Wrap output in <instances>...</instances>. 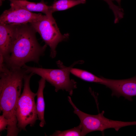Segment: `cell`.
I'll return each instance as SVG.
<instances>
[{
    "label": "cell",
    "mask_w": 136,
    "mask_h": 136,
    "mask_svg": "<svg viewBox=\"0 0 136 136\" xmlns=\"http://www.w3.org/2000/svg\"><path fill=\"white\" fill-rule=\"evenodd\" d=\"M103 78L102 84L111 90L112 96H122L132 101V97L136 96V75L131 78L121 80L110 79L103 77Z\"/></svg>",
    "instance_id": "cell-7"
},
{
    "label": "cell",
    "mask_w": 136,
    "mask_h": 136,
    "mask_svg": "<svg viewBox=\"0 0 136 136\" xmlns=\"http://www.w3.org/2000/svg\"><path fill=\"white\" fill-rule=\"evenodd\" d=\"M46 81L44 79L41 78L38 82L39 87L37 93V111L38 119L40 121L39 125L41 127H43L46 124L44 116L45 104L43 95Z\"/></svg>",
    "instance_id": "cell-10"
},
{
    "label": "cell",
    "mask_w": 136,
    "mask_h": 136,
    "mask_svg": "<svg viewBox=\"0 0 136 136\" xmlns=\"http://www.w3.org/2000/svg\"><path fill=\"white\" fill-rule=\"evenodd\" d=\"M11 3L20 6L30 11L38 12L43 13L47 15H52L50 6H48L43 0L40 2L35 3L24 0H9ZM2 3V0H0Z\"/></svg>",
    "instance_id": "cell-9"
},
{
    "label": "cell",
    "mask_w": 136,
    "mask_h": 136,
    "mask_svg": "<svg viewBox=\"0 0 136 136\" xmlns=\"http://www.w3.org/2000/svg\"><path fill=\"white\" fill-rule=\"evenodd\" d=\"M37 32L50 49V56L54 58L56 56V48L58 43L68 40L69 34L62 35L60 32L52 15H44L40 20L30 23Z\"/></svg>",
    "instance_id": "cell-5"
},
{
    "label": "cell",
    "mask_w": 136,
    "mask_h": 136,
    "mask_svg": "<svg viewBox=\"0 0 136 136\" xmlns=\"http://www.w3.org/2000/svg\"><path fill=\"white\" fill-rule=\"evenodd\" d=\"M86 2V0H55L50 6V7L53 13L55 11L65 10Z\"/></svg>",
    "instance_id": "cell-12"
},
{
    "label": "cell",
    "mask_w": 136,
    "mask_h": 136,
    "mask_svg": "<svg viewBox=\"0 0 136 136\" xmlns=\"http://www.w3.org/2000/svg\"><path fill=\"white\" fill-rule=\"evenodd\" d=\"M82 128L81 125L76 127L65 130H56L51 136H81L82 135Z\"/></svg>",
    "instance_id": "cell-13"
},
{
    "label": "cell",
    "mask_w": 136,
    "mask_h": 136,
    "mask_svg": "<svg viewBox=\"0 0 136 136\" xmlns=\"http://www.w3.org/2000/svg\"><path fill=\"white\" fill-rule=\"evenodd\" d=\"M108 4L110 8L112 11L114 16L115 20L117 21L122 18L124 16L123 10L120 7L114 4L112 0H103Z\"/></svg>",
    "instance_id": "cell-14"
},
{
    "label": "cell",
    "mask_w": 136,
    "mask_h": 136,
    "mask_svg": "<svg viewBox=\"0 0 136 136\" xmlns=\"http://www.w3.org/2000/svg\"><path fill=\"white\" fill-rule=\"evenodd\" d=\"M72 67L71 73L82 80L88 82L102 84L104 80L102 76L98 77L87 71Z\"/></svg>",
    "instance_id": "cell-11"
},
{
    "label": "cell",
    "mask_w": 136,
    "mask_h": 136,
    "mask_svg": "<svg viewBox=\"0 0 136 136\" xmlns=\"http://www.w3.org/2000/svg\"><path fill=\"white\" fill-rule=\"evenodd\" d=\"M16 25L0 23V54L4 59L9 54L14 39Z\"/></svg>",
    "instance_id": "cell-8"
},
{
    "label": "cell",
    "mask_w": 136,
    "mask_h": 136,
    "mask_svg": "<svg viewBox=\"0 0 136 136\" xmlns=\"http://www.w3.org/2000/svg\"><path fill=\"white\" fill-rule=\"evenodd\" d=\"M112 1L115 0L116 1L118 4L119 6L120 5V2L121 0H112Z\"/></svg>",
    "instance_id": "cell-16"
},
{
    "label": "cell",
    "mask_w": 136,
    "mask_h": 136,
    "mask_svg": "<svg viewBox=\"0 0 136 136\" xmlns=\"http://www.w3.org/2000/svg\"><path fill=\"white\" fill-rule=\"evenodd\" d=\"M29 73L23 67L9 69L0 73V109L2 115L8 121L7 136H17L20 131L16 111L24 78Z\"/></svg>",
    "instance_id": "cell-2"
},
{
    "label": "cell",
    "mask_w": 136,
    "mask_h": 136,
    "mask_svg": "<svg viewBox=\"0 0 136 136\" xmlns=\"http://www.w3.org/2000/svg\"><path fill=\"white\" fill-rule=\"evenodd\" d=\"M9 124V122L5 117L3 115L0 116V131L1 132L7 129L6 127Z\"/></svg>",
    "instance_id": "cell-15"
},
{
    "label": "cell",
    "mask_w": 136,
    "mask_h": 136,
    "mask_svg": "<svg viewBox=\"0 0 136 136\" xmlns=\"http://www.w3.org/2000/svg\"><path fill=\"white\" fill-rule=\"evenodd\" d=\"M10 8L5 11L1 15L0 23L19 24L31 23L41 19L44 15L31 12L13 3Z\"/></svg>",
    "instance_id": "cell-6"
},
{
    "label": "cell",
    "mask_w": 136,
    "mask_h": 136,
    "mask_svg": "<svg viewBox=\"0 0 136 136\" xmlns=\"http://www.w3.org/2000/svg\"><path fill=\"white\" fill-rule=\"evenodd\" d=\"M15 25L12 43L9 54L4 59L6 66L9 69H14L22 67L29 62L39 64L47 45L41 46L39 43L37 32L30 23Z\"/></svg>",
    "instance_id": "cell-1"
},
{
    "label": "cell",
    "mask_w": 136,
    "mask_h": 136,
    "mask_svg": "<svg viewBox=\"0 0 136 136\" xmlns=\"http://www.w3.org/2000/svg\"></svg>",
    "instance_id": "cell-17"
},
{
    "label": "cell",
    "mask_w": 136,
    "mask_h": 136,
    "mask_svg": "<svg viewBox=\"0 0 136 136\" xmlns=\"http://www.w3.org/2000/svg\"><path fill=\"white\" fill-rule=\"evenodd\" d=\"M34 74L29 73L24 78L23 89L18 100L16 111L17 126L20 131L26 130L28 125L33 126L38 119L35 100L37 93L33 92L30 86V78Z\"/></svg>",
    "instance_id": "cell-4"
},
{
    "label": "cell",
    "mask_w": 136,
    "mask_h": 136,
    "mask_svg": "<svg viewBox=\"0 0 136 136\" xmlns=\"http://www.w3.org/2000/svg\"><path fill=\"white\" fill-rule=\"evenodd\" d=\"M79 61L74 62L69 67L64 66L60 61L56 62L59 69H45L32 67L26 64L22 67L29 73L37 74L44 79L55 88V91L58 92L59 90H65L72 96L73 90L77 88V83L70 78L71 68Z\"/></svg>",
    "instance_id": "cell-3"
}]
</instances>
